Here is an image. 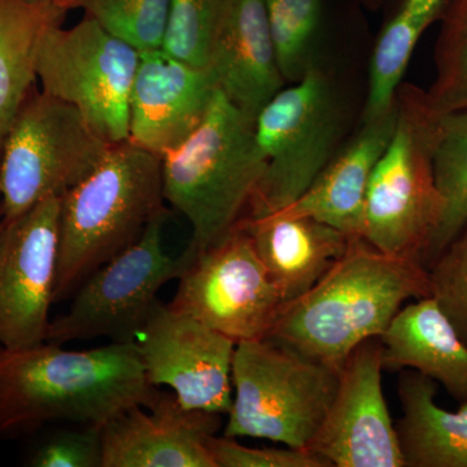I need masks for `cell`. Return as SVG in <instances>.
I'll return each instance as SVG.
<instances>
[{
  "mask_svg": "<svg viewBox=\"0 0 467 467\" xmlns=\"http://www.w3.org/2000/svg\"><path fill=\"white\" fill-rule=\"evenodd\" d=\"M158 392L134 343L0 348V438L51 422L104 427L128 409L147 407Z\"/></svg>",
  "mask_w": 467,
  "mask_h": 467,
  "instance_id": "1",
  "label": "cell"
},
{
  "mask_svg": "<svg viewBox=\"0 0 467 467\" xmlns=\"http://www.w3.org/2000/svg\"><path fill=\"white\" fill-rule=\"evenodd\" d=\"M431 296L429 270L353 239L342 259L285 304L267 339L342 371L359 344L380 337L409 299Z\"/></svg>",
  "mask_w": 467,
  "mask_h": 467,
  "instance_id": "2",
  "label": "cell"
},
{
  "mask_svg": "<svg viewBox=\"0 0 467 467\" xmlns=\"http://www.w3.org/2000/svg\"><path fill=\"white\" fill-rule=\"evenodd\" d=\"M161 167V158L128 140L113 144L85 180L60 196L55 303L167 213Z\"/></svg>",
  "mask_w": 467,
  "mask_h": 467,
  "instance_id": "3",
  "label": "cell"
},
{
  "mask_svg": "<svg viewBox=\"0 0 467 467\" xmlns=\"http://www.w3.org/2000/svg\"><path fill=\"white\" fill-rule=\"evenodd\" d=\"M254 124L217 88L198 130L161 158L164 199L192 229L189 247L180 256L182 270L247 214L266 168Z\"/></svg>",
  "mask_w": 467,
  "mask_h": 467,
  "instance_id": "4",
  "label": "cell"
},
{
  "mask_svg": "<svg viewBox=\"0 0 467 467\" xmlns=\"http://www.w3.org/2000/svg\"><path fill=\"white\" fill-rule=\"evenodd\" d=\"M396 104L395 131L368 182L362 239L384 254L423 264L444 212L432 169L438 113L413 85L399 86Z\"/></svg>",
  "mask_w": 467,
  "mask_h": 467,
  "instance_id": "5",
  "label": "cell"
},
{
  "mask_svg": "<svg viewBox=\"0 0 467 467\" xmlns=\"http://www.w3.org/2000/svg\"><path fill=\"white\" fill-rule=\"evenodd\" d=\"M347 122L342 95L319 61L267 101L254 124L266 168L245 217L275 213L296 202L343 146Z\"/></svg>",
  "mask_w": 467,
  "mask_h": 467,
  "instance_id": "6",
  "label": "cell"
},
{
  "mask_svg": "<svg viewBox=\"0 0 467 467\" xmlns=\"http://www.w3.org/2000/svg\"><path fill=\"white\" fill-rule=\"evenodd\" d=\"M223 435L308 450L339 386V371L269 339L236 343Z\"/></svg>",
  "mask_w": 467,
  "mask_h": 467,
  "instance_id": "7",
  "label": "cell"
},
{
  "mask_svg": "<svg viewBox=\"0 0 467 467\" xmlns=\"http://www.w3.org/2000/svg\"><path fill=\"white\" fill-rule=\"evenodd\" d=\"M110 146L75 107L33 88L0 150L3 221L60 198L100 164Z\"/></svg>",
  "mask_w": 467,
  "mask_h": 467,
  "instance_id": "8",
  "label": "cell"
},
{
  "mask_svg": "<svg viewBox=\"0 0 467 467\" xmlns=\"http://www.w3.org/2000/svg\"><path fill=\"white\" fill-rule=\"evenodd\" d=\"M140 51L85 16L43 39L36 78L42 91L75 107L107 142L129 140L130 95Z\"/></svg>",
  "mask_w": 467,
  "mask_h": 467,
  "instance_id": "9",
  "label": "cell"
},
{
  "mask_svg": "<svg viewBox=\"0 0 467 467\" xmlns=\"http://www.w3.org/2000/svg\"><path fill=\"white\" fill-rule=\"evenodd\" d=\"M165 220L167 213L153 218L133 245L77 287L69 309L51 319L46 342L63 346L107 337L134 343L162 285L182 273L180 257L169 256L162 244Z\"/></svg>",
  "mask_w": 467,
  "mask_h": 467,
  "instance_id": "10",
  "label": "cell"
},
{
  "mask_svg": "<svg viewBox=\"0 0 467 467\" xmlns=\"http://www.w3.org/2000/svg\"><path fill=\"white\" fill-rule=\"evenodd\" d=\"M169 306L234 342L267 339L285 300L241 225L199 252Z\"/></svg>",
  "mask_w": 467,
  "mask_h": 467,
  "instance_id": "11",
  "label": "cell"
},
{
  "mask_svg": "<svg viewBox=\"0 0 467 467\" xmlns=\"http://www.w3.org/2000/svg\"><path fill=\"white\" fill-rule=\"evenodd\" d=\"M152 386H167L183 408L229 413L236 343L158 301L134 340Z\"/></svg>",
  "mask_w": 467,
  "mask_h": 467,
  "instance_id": "12",
  "label": "cell"
},
{
  "mask_svg": "<svg viewBox=\"0 0 467 467\" xmlns=\"http://www.w3.org/2000/svg\"><path fill=\"white\" fill-rule=\"evenodd\" d=\"M60 198L46 199L0 230V348L47 340L55 303Z\"/></svg>",
  "mask_w": 467,
  "mask_h": 467,
  "instance_id": "13",
  "label": "cell"
},
{
  "mask_svg": "<svg viewBox=\"0 0 467 467\" xmlns=\"http://www.w3.org/2000/svg\"><path fill=\"white\" fill-rule=\"evenodd\" d=\"M383 370L379 337L353 350L309 451L333 467H405L396 425L383 395Z\"/></svg>",
  "mask_w": 467,
  "mask_h": 467,
  "instance_id": "14",
  "label": "cell"
},
{
  "mask_svg": "<svg viewBox=\"0 0 467 467\" xmlns=\"http://www.w3.org/2000/svg\"><path fill=\"white\" fill-rule=\"evenodd\" d=\"M216 91L207 69L184 64L161 48L140 51L128 142L162 158L198 130Z\"/></svg>",
  "mask_w": 467,
  "mask_h": 467,
  "instance_id": "15",
  "label": "cell"
},
{
  "mask_svg": "<svg viewBox=\"0 0 467 467\" xmlns=\"http://www.w3.org/2000/svg\"><path fill=\"white\" fill-rule=\"evenodd\" d=\"M223 414L183 408L174 393L159 391L103 427V467H216L208 441Z\"/></svg>",
  "mask_w": 467,
  "mask_h": 467,
  "instance_id": "16",
  "label": "cell"
},
{
  "mask_svg": "<svg viewBox=\"0 0 467 467\" xmlns=\"http://www.w3.org/2000/svg\"><path fill=\"white\" fill-rule=\"evenodd\" d=\"M396 121V101L386 112L361 119L358 131L343 143L312 186L282 212L316 218L350 239H362L368 182L391 140Z\"/></svg>",
  "mask_w": 467,
  "mask_h": 467,
  "instance_id": "17",
  "label": "cell"
},
{
  "mask_svg": "<svg viewBox=\"0 0 467 467\" xmlns=\"http://www.w3.org/2000/svg\"><path fill=\"white\" fill-rule=\"evenodd\" d=\"M207 70L218 90L252 121L287 85L276 66L265 0H233Z\"/></svg>",
  "mask_w": 467,
  "mask_h": 467,
  "instance_id": "18",
  "label": "cell"
},
{
  "mask_svg": "<svg viewBox=\"0 0 467 467\" xmlns=\"http://www.w3.org/2000/svg\"><path fill=\"white\" fill-rule=\"evenodd\" d=\"M239 225L251 236L285 306L317 284L353 241L316 218L282 211L243 218Z\"/></svg>",
  "mask_w": 467,
  "mask_h": 467,
  "instance_id": "19",
  "label": "cell"
},
{
  "mask_svg": "<svg viewBox=\"0 0 467 467\" xmlns=\"http://www.w3.org/2000/svg\"><path fill=\"white\" fill-rule=\"evenodd\" d=\"M379 339L384 370H416L467 401V346L434 297L402 306Z\"/></svg>",
  "mask_w": 467,
  "mask_h": 467,
  "instance_id": "20",
  "label": "cell"
},
{
  "mask_svg": "<svg viewBox=\"0 0 467 467\" xmlns=\"http://www.w3.org/2000/svg\"><path fill=\"white\" fill-rule=\"evenodd\" d=\"M402 416L396 423L405 467H467V401L456 411L436 404V382L416 370L398 383Z\"/></svg>",
  "mask_w": 467,
  "mask_h": 467,
  "instance_id": "21",
  "label": "cell"
},
{
  "mask_svg": "<svg viewBox=\"0 0 467 467\" xmlns=\"http://www.w3.org/2000/svg\"><path fill=\"white\" fill-rule=\"evenodd\" d=\"M66 16L55 0H0V150L34 88L43 39Z\"/></svg>",
  "mask_w": 467,
  "mask_h": 467,
  "instance_id": "22",
  "label": "cell"
},
{
  "mask_svg": "<svg viewBox=\"0 0 467 467\" xmlns=\"http://www.w3.org/2000/svg\"><path fill=\"white\" fill-rule=\"evenodd\" d=\"M450 0H400L378 36L370 67L367 100L361 119L391 109L402 76L420 36L441 21Z\"/></svg>",
  "mask_w": 467,
  "mask_h": 467,
  "instance_id": "23",
  "label": "cell"
},
{
  "mask_svg": "<svg viewBox=\"0 0 467 467\" xmlns=\"http://www.w3.org/2000/svg\"><path fill=\"white\" fill-rule=\"evenodd\" d=\"M432 169L444 212L423 259L426 269L467 223V109L436 115Z\"/></svg>",
  "mask_w": 467,
  "mask_h": 467,
  "instance_id": "24",
  "label": "cell"
},
{
  "mask_svg": "<svg viewBox=\"0 0 467 467\" xmlns=\"http://www.w3.org/2000/svg\"><path fill=\"white\" fill-rule=\"evenodd\" d=\"M276 66L285 84H295L317 60L316 43L324 29L328 0H265Z\"/></svg>",
  "mask_w": 467,
  "mask_h": 467,
  "instance_id": "25",
  "label": "cell"
},
{
  "mask_svg": "<svg viewBox=\"0 0 467 467\" xmlns=\"http://www.w3.org/2000/svg\"><path fill=\"white\" fill-rule=\"evenodd\" d=\"M439 23L435 78L427 99L438 113L467 109V0H450Z\"/></svg>",
  "mask_w": 467,
  "mask_h": 467,
  "instance_id": "26",
  "label": "cell"
},
{
  "mask_svg": "<svg viewBox=\"0 0 467 467\" xmlns=\"http://www.w3.org/2000/svg\"><path fill=\"white\" fill-rule=\"evenodd\" d=\"M233 0H171L161 50L207 69L212 50Z\"/></svg>",
  "mask_w": 467,
  "mask_h": 467,
  "instance_id": "27",
  "label": "cell"
},
{
  "mask_svg": "<svg viewBox=\"0 0 467 467\" xmlns=\"http://www.w3.org/2000/svg\"><path fill=\"white\" fill-rule=\"evenodd\" d=\"M171 0H55L69 12L81 9L107 32L137 50L161 48Z\"/></svg>",
  "mask_w": 467,
  "mask_h": 467,
  "instance_id": "28",
  "label": "cell"
},
{
  "mask_svg": "<svg viewBox=\"0 0 467 467\" xmlns=\"http://www.w3.org/2000/svg\"><path fill=\"white\" fill-rule=\"evenodd\" d=\"M427 270L431 296L467 346V223Z\"/></svg>",
  "mask_w": 467,
  "mask_h": 467,
  "instance_id": "29",
  "label": "cell"
},
{
  "mask_svg": "<svg viewBox=\"0 0 467 467\" xmlns=\"http://www.w3.org/2000/svg\"><path fill=\"white\" fill-rule=\"evenodd\" d=\"M33 467H103V427L72 425L46 436L30 451Z\"/></svg>",
  "mask_w": 467,
  "mask_h": 467,
  "instance_id": "30",
  "label": "cell"
},
{
  "mask_svg": "<svg viewBox=\"0 0 467 467\" xmlns=\"http://www.w3.org/2000/svg\"><path fill=\"white\" fill-rule=\"evenodd\" d=\"M208 448L216 467H333L309 450L244 447L225 435L212 436Z\"/></svg>",
  "mask_w": 467,
  "mask_h": 467,
  "instance_id": "31",
  "label": "cell"
},
{
  "mask_svg": "<svg viewBox=\"0 0 467 467\" xmlns=\"http://www.w3.org/2000/svg\"><path fill=\"white\" fill-rule=\"evenodd\" d=\"M358 2L361 3L364 7L371 9V11H377V9L382 7L387 0H358Z\"/></svg>",
  "mask_w": 467,
  "mask_h": 467,
  "instance_id": "32",
  "label": "cell"
},
{
  "mask_svg": "<svg viewBox=\"0 0 467 467\" xmlns=\"http://www.w3.org/2000/svg\"><path fill=\"white\" fill-rule=\"evenodd\" d=\"M3 225V218H2V212H0V230H2Z\"/></svg>",
  "mask_w": 467,
  "mask_h": 467,
  "instance_id": "33",
  "label": "cell"
}]
</instances>
